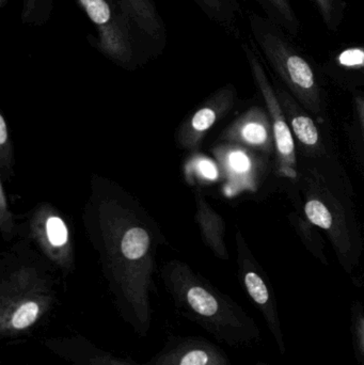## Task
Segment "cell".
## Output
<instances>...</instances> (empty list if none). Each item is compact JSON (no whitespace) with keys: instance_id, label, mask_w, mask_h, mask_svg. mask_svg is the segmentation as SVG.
<instances>
[{"instance_id":"obj_1","label":"cell","mask_w":364,"mask_h":365,"mask_svg":"<svg viewBox=\"0 0 364 365\" xmlns=\"http://www.w3.org/2000/svg\"><path fill=\"white\" fill-rule=\"evenodd\" d=\"M95 27L98 36H88L92 46L120 64L136 59L141 47L132 24L115 0H74Z\"/></svg>"},{"instance_id":"obj_15","label":"cell","mask_w":364,"mask_h":365,"mask_svg":"<svg viewBox=\"0 0 364 365\" xmlns=\"http://www.w3.org/2000/svg\"><path fill=\"white\" fill-rule=\"evenodd\" d=\"M243 137L248 143L261 145L266 140L267 133L262 124L249 123L244 128Z\"/></svg>"},{"instance_id":"obj_10","label":"cell","mask_w":364,"mask_h":365,"mask_svg":"<svg viewBox=\"0 0 364 365\" xmlns=\"http://www.w3.org/2000/svg\"><path fill=\"white\" fill-rule=\"evenodd\" d=\"M295 134L301 143L307 145H314L318 141V133L316 124L310 118L297 117L293 120Z\"/></svg>"},{"instance_id":"obj_7","label":"cell","mask_w":364,"mask_h":365,"mask_svg":"<svg viewBox=\"0 0 364 365\" xmlns=\"http://www.w3.org/2000/svg\"><path fill=\"white\" fill-rule=\"evenodd\" d=\"M53 0H23L21 19L23 25H45L53 13Z\"/></svg>"},{"instance_id":"obj_20","label":"cell","mask_w":364,"mask_h":365,"mask_svg":"<svg viewBox=\"0 0 364 365\" xmlns=\"http://www.w3.org/2000/svg\"><path fill=\"white\" fill-rule=\"evenodd\" d=\"M320 6L321 13L324 17L325 21L331 25L333 21V0H316Z\"/></svg>"},{"instance_id":"obj_2","label":"cell","mask_w":364,"mask_h":365,"mask_svg":"<svg viewBox=\"0 0 364 365\" xmlns=\"http://www.w3.org/2000/svg\"><path fill=\"white\" fill-rule=\"evenodd\" d=\"M179 307L190 322L222 339H228L230 330L237 326L236 319H233L218 298L202 285H187L181 293Z\"/></svg>"},{"instance_id":"obj_23","label":"cell","mask_w":364,"mask_h":365,"mask_svg":"<svg viewBox=\"0 0 364 365\" xmlns=\"http://www.w3.org/2000/svg\"><path fill=\"white\" fill-rule=\"evenodd\" d=\"M1 205H2V207H4V191H2V189H1Z\"/></svg>"},{"instance_id":"obj_13","label":"cell","mask_w":364,"mask_h":365,"mask_svg":"<svg viewBox=\"0 0 364 365\" xmlns=\"http://www.w3.org/2000/svg\"><path fill=\"white\" fill-rule=\"evenodd\" d=\"M274 130H275L276 141H277L280 153L284 155L292 153L294 150V143H293L292 135L286 123L282 121L275 122Z\"/></svg>"},{"instance_id":"obj_14","label":"cell","mask_w":364,"mask_h":365,"mask_svg":"<svg viewBox=\"0 0 364 365\" xmlns=\"http://www.w3.org/2000/svg\"><path fill=\"white\" fill-rule=\"evenodd\" d=\"M338 61L345 68H364L363 47L345 49L338 56Z\"/></svg>"},{"instance_id":"obj_6","label":"cell","mask_w":364,"mask_h":365,"mask_svg":"<svg viewBox=\"0 0 364 365\" xmlns=\"http://www.w3.org/2000/svg\"><path fill=\"white\" fill-rule=\"evenodd\" d=\"M216 25L228 34H235L241 8L236 0H192Z\"/></svg>"},{"instance_id":"obj_17","label":"cell","mask_w":364,"mask_h":365,"mask_svg":"<svg viewBox=\"0 0 364 365\" xmlns=\"http://www.w3.org/2000/svg\"><path fill=\"white\" fill-rule=\"evenodd\" d=\"M269 4L274 6L277 13H279L284 21L290 24L291 26L296 25V19H295L294 13L291 9L288 0H269Z\"/></svg>"},{"instance_id":"obj_19","label":"cell","mask_w":364,"mask_h":365,"mask_svg":"<svg viewBox=\"0 0 364 365\" xmlns=\"http://www.w3.org/2000/svg\"><path fill=\"white\" fill-rule=\"evenodd\" d=\"M199 170L204 175L205 178L209 180L217 179L218 171L216 169L215 165L212 164L209 160H201L199 163Z\"/></svg>"},{"instance_id":"obj_21","label":"cell","mask_w":364,"mask_h":365,"mask_svg":"<svg viewBox=\"0 0 364 365\" xmlns=\"http://www.w3.org/2000/svg\"><path fill=\"white\" fill-rule=\"evenodd\" d=\"M6 122H4V117L0 115V145H4L6 141Z\"/></svg>"},{"instance_id":"obj_12","label":"cell","mask_w":364,"mask_h":365,"mask_svg":"<svg viewBox=\"0 0 364 365\" xmlns=\"http://www.w3.org/2000/svg\"><path fill=\"white\" fill-rule=\"evenodd\" d=\"M47 235L53 246H62L68 240V231L63 221L58 217H51L46 223Z\"/></svg>"},{"instance_id":"obj_9","label":"cell","mask_w":364,"mask_h":365,"mask_svg":"<svg viewBox=\"0 0 364 365\" xmlns=\"http://www.w3.org/2000/svg\"><path fill=\"white\" fill-rule=\"evenodd\" d=\"M305 210L306 215L312 223L322 229H331L333 225V216L322 202L318 200H311L306 204Z\"/></svg>"},{"instance_id":"obj_8","label":"cell","mask_w":364,"mask_h":365,"mask_svg":"<svg viewBox=\"0 0 364 365\" xmlns=\"http://www.w3.org/2000/svg\"><path fill=\"white\" fill-rule=\"evenodd\" d=\"M150 246L149 234L140 227H132L122 240L121 249L128 259H138L147 253Z\"/></svg>"},{"instance_id":"obj_4","label":"cell","mask_w":364,"mask_h":365,"mask_svg":"<svg viewBox=\"0 0 364 365\" xmlns=\"http://www.w3.org/2000/svg\"><path fill=\"white\" fill-rule=\"evenodd\" d=\"M145 365H227L219 349L201 336L171 338Z\"/></svg>"},{"instance_id":"obj_5","label":"cell","mask_w":364,"mask_h":365,"mask_svg":"<svg viewBox=\"0 0 364 365\" xmlns=\"http://www.w3.org/2000/svg\"><path fill=\"white\" fill-rule=\"evenodd\" d=\"M42 344L53 355L71 365H135L100 349L79 334L44 339Z\"/></svg>"},{"instance_id":"obj_3","label":"cell","mask_w":364,"mask_h":365,"mask_svg":"<svg viewBox=\"0 0 364 365\" xmlns=\"http://www.w3.org/2000/svg\"><path fill=\"white\" fill-rule=\"evenodd\" d=\"M134 28L141 47L152 55L167 45V30L154 0H115Z\"/></svg>"},{"instance_id":"obj_16","label":"cell","mask_w":364,"mask_h":365,"mask_svg":"<svg viewBox=\"0 0 364 365\" xmlns=\"http://www.w3.org/2000/svg\"><path fill=\"white\" fill-rule=\"evenodd\" d=\"M216 115L212 109L204 108L194 115L192 119V126L197 130H205L211 128L215 122Z\"/></svg>"},{"instance_id":"obj_11","label":"cell","mask_w":364,"mask_h":365,"mask_svg":"<svg viewBox=\"0 0 364 365\" xmlns=\"http://www.w3.org/2000/svg\"><path fill=\"white\" fill-rule=\"evenodd\" d=\"M245 284L250 297L256 304L263 306L269 302V289L259 274H254V272H248L245 276Z\"/></svg>"},{"instance_id":"obj_22","label":"cell","mask_w":364,"mask_h":365,"mask_svg":"<svg viewBox=\"0 0 364 365\" xmlns=\"http://www.w3.org/2000/svg\"><path fill=\"white\" fill-rule=\"evenodd\" d=\"M9 0H0V8L4 9L8 4Z\"/></svg>"},{"instance_id":"obj_18","label":"cell","mask_w":364,"mask_h":365,"mask_svg":"<svg viewBox=\"0 0 364 365\" xmlns=\"http://www.w3.org/2000/svg\"><path fill=\"white\" fill-rule=\"evenodd\" d=\"M230 165L236 173H243L249 170L250 160L243 152H234L230 155Z\"/></svg>"}]
</instances>
